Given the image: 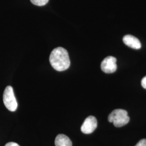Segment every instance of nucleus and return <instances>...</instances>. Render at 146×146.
<instances>
[{"label":"nucleus","instance_id":"nucleus-1","mask_svg":"<svg viewBox=\"0 0 146 146\" xmlns=\"http://www.w3.org/2000/svg\"><path fill=\"white\" fill-rule=\"evenodd\" d=\"M49 61L52 68L58 72L67 70L70 64L68 52L62 47H58L52 50Z\"/></svg>","mask_w":146,"mask_h":146},{"label":"nucleus","instance_id":"nucleus-2","mask_svg":"<svg viewBox=\"0 0 146 146\" xmlns=\"http://www.w3.org/2000/svg\"><path fill=\"white\" fill-rule=\"evenodd\" d=\"M108 120L110 122H113L116 127H121L127 125L129 122V117L125 110H115L110 114Z\"/></svg>","mask_w":146,"mask_h":146},{"label":"nucleus","instance_id":"nucleus-3","mask_svg":"<svg viewBox=\"0 0 146 146\" xmlns=\"http://www.w3.org/2000/svg\"><path fill=\"white\" fill-rule=\"evenodd\" d=\"M3 100L5 107L9 111H15L17 110V102L12 87L9 86L5 88L3 95Z\"/></svg>","mask_w":146,"mask_h":146},{"label":"nucleus","instance_id":"nucleus-4","mask_svg":"<svg viewBox=\"0 0 146 146\" xmlns=\"http://www.w3.org/2000/svg\"><path fill=\"white\" fill-rule=\"evenodd\" d=\"M101 70L105 73H114L117 69L116 58L113 56L105 58L101 64Z\"/></svg>","mask_w":146,"mask_h":146},{"label":"nucleus","instance_id":"nucleus-5","mask_svg":"<svg viewBox=\"0 0 146 146\" xmlns=\"http://www.w3.org/2000/svg\"><path fill=\"white\" fill-rule=\"evenodd\" d=\"M97 125L96 119L93 116H89L84 120L81 127V131L86 134H91L96 129Z\"/></svg>","mask_w":146,"mask_h":146},{"label":"nucleus","instance_id":"nucleus-6","mask_svg":"<svg viewBox=\"0 0 146 146\" xmlns=\"http://www.w3.org/2000/svg\"><path fill=\"white\" fill-rule=\"evenodd\" d=\"M123 43L129 47L135 49H139L141 47V42L139 40L131 35H127L123 38Z\"/></svg>","mask_w":146,"mask_h":146},{"label":"nucleus","instance_id":"nucleus-7","mask_svg":"<svg viewBox=\"0 0 146 146\" xmlns=\"http://www.w3.org/2000/svg\"><path fill=\"white\" fill-rule=\"evenodd\" d=\"M55 146H72V142L67 136L58 134L55 140Z\"/></svg>","mask_w":146,"mask_h":146},{"label":"nucleus","instance_id":"nucleus-8","mask_svg":"<svg viewBox=\"0 0 146 146\" xmlns=\"http://www.w3.org/2000/svg\"><path fill=\"white\" fill-rule=\"evenodd\" d=\"M31 3L34 5L37 6H43L46 5L49 0H31Z\"/></svg>","mask_w":146,"mask_h":146},{"label":"nucleus","instance_id":"nucleus-9","mask_svg":"<svg viewBox=\"0 0 146 146\" xmlns=\"http://www.w3.org/2000/svg\"><path fill=\"white\" fill-rule=\"evenodd\" d=\"M135 146H146V139H142Z\"/></svg>","mask_w":146,"mask_h":146},{"label":"nucleus","instance_id":"nucleus-10","mask_svg":"<svg viewBox=\"0 0 146 146\" xmlns=\"http://www.w3.org/2000/svg\"><path fill=\"white\" fill-rule=\"evenodd\" d=\"M141 85L143 88L146 89V76L142 79Z\"/></svg>","mask_w":146,"mask_h":146},{"label":"nucleus","instance_id":"nucleus-11","mask_svg":"<svg viewBox=\"0 0 146 146\" xmlns=\"http://www.w3.org/2000/svg\"><path fill=\"white\" fill-rule=\"evenodd\" d=\"M5 146H20L17 143H15V142H11L9 143H7Z\"/></svg>","mask_w":146,"mask_h":146}]
</instances>
